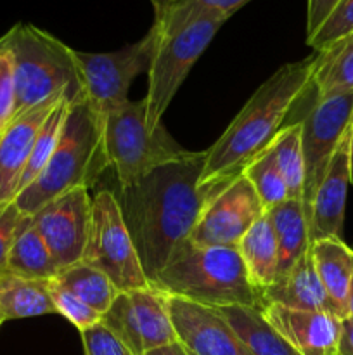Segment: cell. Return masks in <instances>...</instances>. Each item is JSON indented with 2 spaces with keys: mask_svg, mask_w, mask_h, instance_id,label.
I'll list each match as a JSON object with an SVG mask.
<instances>
[{
  "mask_svg": "<svg viewBox=\"0 0 353 355\" xmlns=\"http://www.w3.org/2000/svg\"><path fill=\"white\" fill-rule=\"evenodd\" d=\"M204 158L206 151L190 153L114 193L151 286L173 250L192 234L206 205L197 187Z\"/></svg>",
  "mask_w": 353,
  "mask_h": 355,
  "instance_id": "cell-1",
  "label": "cell"
},
{
  "mask_svg": "<svg viewBox=\"0 0 353 355\" xmlns=\"http://www.w3.org/2000/svg\"><path fill=\"white\" fill-rule=\"evenodd\" d=\"M315 54L277 69L249 97L241 113L206 151L197 187L206 203L242 175L246 166L272 144L298 99L311 89Z\"/></svg>",
  "mask_w": 353,
  "mask_h": 355,
  "instance_id": "cell-2",
  "label": "cell"
},
{
  "mask_svg": "<svg viewBox=\"0 0 353 355\" xmlns=\"http://www.w3.org/2000/svg\"><path fill=\"white\" fill-rule=\"evenodd\" d=\"M109 166L104 146V118L83 92L69 104L57 146L40 175L14 200L21 214L33 217L52 200L68 191L97 182Z\"/></svg>",
  "mask_w": 353,
  "mask_h": 355,
  "instance_id": "cell-3",
  "label": "cell"
},
{
  "mask_svg": "<svg viewBox=\"0 0 353 355\" xmlns=\"http://www.w3.org/2000/svg\"><path fill=\"white\" fill-rule=\"evenodd\" d=\"M152 288L211 309H260V290L237 248L197 246L189 238L173 250Z\"/></svg>",
  "mask_w": 353,
  "mask_h": 355,
  "instance_id": "cell-4",
  "label": "cell"
},
{
  "mask_svg": "<svg viewBox=\"0 0 353 355\" xmlns=\"http://www.w3.org/2000/svg\"><path fill=\"white\" fill-rule=\"evenodd\" d=\"M12 62L16 85V116L62 94L83 92L75 51L48 31L17 23L0 37Z\"/></svg>",
  "mask_w": 353,
  "mask_h": 355,
  "instance_id": "cell-5",
  "label": "cell"
},
{
  "mask_svg": "<svg viewBox=\"0 0 353 355\" xmlns=\"http://www.w3.org/2000/svg\"><path fill=\"white\" fill-rule=\"evenodd\" d=\"M104 146L120 187L137 184L159 166L192 153L183 149L163 123L149 125L144 99L128 101L104 116Z\"/></svg>",
  "mask_w": 353,
  "mask_h": 355,
  "instance_id": "cell-6",
  "label": "cell"
},
{
  "mask_svg": "<svg viewBox=\"0 0 353 355\" xmlns=\"http://www.w3.org/2000/svg\"><path fill=\"white\" fill-rule=\"evenodd\" d=\"M225 21L218 14L201 12L172 33H158V44L147 69V94L144 97L151 127L163 123V114L176 96V90Z\"/></svg>",
  "mask_w": 353,
  "mask_h": 355,
  "instance_id": "cell-7",
  "label": "cell"
},
{
  "mask_svg": "<svg viewBox=\"0 0 353 355\" xmlns=\"http://www.w3.org/2000/svg\"><path fill=\"white\" fill-rule=\"evenodd\" d=\"M82 262L106 274L120 291L152 288L113 191H99L92 198V222Z\"/></svg>",
  "mask_w": 353,
  "mask_h": 355,
  "instance_id": "cell-8",
  "label": "cell"
},
{
  "mask_svg": "<svg viewBox=\"0 0 353 355\" xmlns=\"http://www.w3.org/2000/svg\"><path fill=\"white\" fill-rule=\"evenodd\" d=\"M158 44L154 26L138 42L125 45L114 52H78L75 51L80 69L83 96L100 114L113 113L127 104L128 89L137 75L147 71Z\"/></svg>",
  "mask_w": 353,
  "mask_h": 355,
  "instance_id": "cell-9",
  "label": "cell"
},
{
  "mask_svg": "<svg viewBox=\"0 0 353 355\" xmlns=\"http://www.w3.org/2000/svg\"><path fill=\"white\" fill-rule=\"evenodd\" d=\"M353 123V90L315 97V104L301 120V149L305 162V184L301 205L310 220L315 193L324 179L339 142Z\"/></svg>",
  "mask_w": 353,
  "mask_h": 355,
  "instance_id": "cell-10",
  "label": "cell"
},
{
  "mask_svg": "<svg viewBox=\"0 0 353 355\" xmlns=\"http://www.w3.org/2000/svg\"><path fill=\"white\" fill-rule=\"evenodd\" d=\"M104 326L130 350L144 355L176 342L168 311V297L156 288L121 291L100 319Z\"/></svg>",
  "mask_w": 353,
  "mask_h": 355,
  "instance_id": "cell-11",
  "label": "cell"
},
{
  "mask_svg": "<svg viewBox=\"0 0 353 355\" xmlns=\"http://www.w3.org/2000/svg\"><path fill=\"white\" fill-rule=\"evenodd\" d=\"M265 214L258 194L241 175L204 205L189 239L197 246L237 248L242 236Z\"/></svg>",
  "mask_w": 353,
  "mask_h": 355,
  "instance_id": "cell-12",
  "label": "cell"
},
{
  "mask_svg": "<svg viewBox=\"0 0 353 355\" xmlns=\"http://www.w3.org/2000/svg\"><path fill=\"white\" fill-rule=\"evenodd\" d=\"M35 227L51 250L59 270L82 262L92 222L89 189L68 191L31 217Z\"/></svg>",
  "mask_w": 353,
  "mask_h": 355,
  "instance_id": "cell-13",
  "label": "cell"
},
{
  "mask_svg": "<svg viewBox=\"0 0 353 355\" xmlns=\"http://www.w3.org/2000/svg\"><path fill=\"white\" fill-rule=\"evenodd\" d=\"M168 297V311L176 340L189 355H253L217 309L180 297Z\"/></svg>",
  "mask_w": 353,
  "mask_h": 355,
  "instance_id": "cell-14",
  "label": "cell"
},
{
  "mask_svg": "<svg viewBox=\"0 0 353 355\" xmlns=\"http://www.w3.org/2000/svg\"><path fill=\"white\" fill-rule=\"evenodd\" d=\"M258 311L300 355H338L343 324L338 315L275 304H263Z\"/></svg>",
  "mask_w": 353,
  "mask_h": 355,
  "instance_id": "cell-15",
  "label": "cell"
},
{
  "mask_svg": "<svg viewBox=\"0 0 353 355\" xmlns=\"http://www.w3.org/2000/svg\"><path fill=\"white\" fill-rule=\"evenodd\" d=\"M61 97L42 103L17 114L0 132V205L14 203L19 194L21 179L30 162L38 130Z\"/></svg>",
  "mask_w": 353,
  "mask_h": 355,
  "instance_id": "cell-16",
  "label": "cell"
},
{
  "mask_svg": "<svg viewBox=\"0 0 353 355\" xmlns=\"http://www.w3.org/2000/svg\"><path fill=\"white\" fill-rule=\"evenodd\" d=\"M352 128V127H350ZM350 130L339 142L329 168L315 193L311 205L308 236L311 243L318 239H343V222H345L346 194L350 180Z\"/></svg>",
  "mask_w": 353,
  "mask_h": 355,
  "instance_id": "cell-17",
  "label": "cell"
},
{
  "mask_svg": "<svg viewBox=\"0 0 353 355\" xmlns=\"http://www.w3.org/2000/svg\"><path fill=\"white\" fill-rule=\"evenodd\" d=\"M263 304L282 305L293 311L327 312L338 315L339 319H346L345 311L329 297L324 284L318 279L310 248L286 276L260 290V305Z\"/></svg>",
  "mask_w": 353,
  "mask_h": 355,
  "instance_id": "cell-18",
  "label": "cell"
},
{
  "mask_svg": "<svg viewBox=\"0 0 353 355\" xmlns=\"http://www.w3.org/2000/svg\"><path fill=\"white\" fill-rule=\"evenodd\" d=\"M270 224L277 238L279 248V274L277 279L286 276L294 263L310 248L308 220L305 217L300 200H286L284 203L266 211Z\"/></svg>",
  "mask_w": 353,
  "mask_h": 355,
  "instance_id": "cell-19",
  "label": "cell"
},
{
  "mask_svg": "<svg viewBox=\"0 0 353 355\" xmlns=\"http://www.w3.org/2000/svg\"><path fill=\"white\" fill-rule=\"evenodd\" d=\"M237 252L244 262L249 279L258 290L275 283L279 274V248L266 214L242 236Z\"/></svg>",
  "mask_w": 353,
  "mask_h": 355,
  "instance_id": "cell-20",
  "label": "cell"
},
{
  "mask_svg": "<svg viewBox=\"0 0 353 355\" xmlns=\"http://www.w3.org/2000/svg\"><path fill=\"white\" fill-rule=\"evenodd\" d=\"M315 272L329 297L345 311L353 276V250L343 239H318L310 245Z\"/></svg>",
  "mask_w": 353,
  "mask_h": 355,
  "instance_id": "cell-21",
  "label": "cell"
},
{
  "mask_svg": "<svg viewBox=\"0 0 353 355\" xmlns=\"http://www.w3.org/2000/svg\"><path fill=\"white\" fill-rule=\"evenodd\" d=\"M218 314L227 321L253 355H300L255 307H221Z\"/></svg>",
  "mask_w": 353,
  "mask_h": 355,
  "instance_id": "cell-22",
  "label": "cell"
},
{
  "mask_svg": "<svg viewBox=\"0 0 353 355\" xmlns=\"http://www.w3.org/2000/svg\"><path fill=\"white\" fill-rule=\"evenodd\" d=\"M0 307L6 321L57 314L51 297V281L24 279L0 274Z\"/></svg>",
  "mask_w": 353,
  "mask_h": 355,
  "instance_id": "cell-23",
  "label": "cell"
},
{
  "mask_svg": "<svg viewBox=\"0 0 353 355\" xmlns=\"http://www.w3.org/2000/svg\"><path fill=\"white\" fill-rule=\"evenodd\" d=\"M6 272L37 281H51L59 274L57 263L38 229L31 222V217L24 222L19 234L14 239L7 257Z\"/></svg>",
  "mask_w": 353,
  "mask_h": 355,
  "instance_id": "cell-24",
  "label": "cell"
},
{
  "mask_svg": "<svg viewBox=\"0 0 353 355\" xmlns=\"http://www.w3.org/2000/svg\"><path fill=\"white\" fill-rule=\"evenodd\" d=\"M311 87L315 96L353 90V33L346 35L322 52H315V69Z\"/></svg>",
  "mask_w": 353,
  "mask_h": 355,
  "instance_id": "cell-25",
  "label": "cell"
},
{
  "mask_svg": "<svg viewBox=\"0 0 353 355\" xmlns=\"http://www.w3.org/2000/svg\"><path fill=\"white\" fill-rule=\"evenodd\" d=\"M54 281L100 315L107 312V309L121 293L106 274L85 262H78L68 269L59 270Z\"/></svg>",
  "mask_w": 353,
  "mask_h": 355,
  "instance_id": "cell-26",
  "label": "cell"
},
{
  "mask_svg": "<svg viewBox=\"0 0 353 355\" xmlns=\"http://www.w3.org/2000/svg\"><path fill=\"white\" fill-rule=\"evenodd\" d=\"M275 158L277 168L286 182L289 200H300L303 196L305 162L301 149V121L287 125L279 130L270 144Z\"/></svg>",
  "mask_w": 353,
  "mask_h": 355,
  "instance_id": "cell-27",
  "label": "cell"
},
{
  "mask_svg": "<svg viewBox=\"0 0 353 355\" xmlns=\"http://www.w3.org/2000/svg\"><path fill=\"white\" fill-rule=\"evenodd\" d=\"M76 97L78 96L64 94V96L55 103V106L52 107L48 116L45 118V121L42 123L40 130H38L37 134V139H35L33 149H31L30 162H28L26 170H24L23 179H21L19 193L23 189H26V187L30 186L38 175H40V172L45 168L48 159H51L52 153H54L55 146H57L59 142V137H61V132H62V127H64V120H66V114H68L69 104H71V101L76 99Z\"/></svg>",
  "mask_w": 353,
  "mask_h": 355,
  "instance_id": "cell-28",
  "label": "cell"
},
{
  "mask_svg": "<svg viewBox=\"0 0 353 355\" xmlns=\"http://www.w3.org/2000/svg\"><path fill=\"white\" fill-rule=\"evenodd\" d=\"M249 2L251 0H170L159 12L154 14L152 26L159 35H166L179 30L201 12H213L228 19Z\"/></svg>",
  "mask_w": 353,
  "mask_h": 355,
  "instance_id": "cell-29",
  "label": "cell"
},
{
  "mask_svg": "<svg viewBox=\"0 0 353 355\" xmlns=\"http://www.w3.org/2000/svg\"><path fill=\"white\" fill-rule=\"evenodd\" d=\"M242 175L249 180V184L253 186L255 193L258 194L260 201H262L263 208L266 211L289 200L286 182H284L282 175L277 168L273 151L270 146L246 166Z\"/></svg>",
  "mask_w": 353,
  "mask_h": 355,
  "instance_id": "cell-30",
  "label": "cell"
},
{
  "mask_svg": "<svg viewBox=\"0 0 353 355\" xmlns=\"http://www.w3.org/2000/svg\"><path fill=\"white\" fill-rule=\"evenodd\" d=\"M350 33H353V0H339L318 30L307 38V44L314 52H322Z\"/></svg>",
  "mask_w": 353,
  "mask_h": 355,
  "instance_id": "cell-31",
  "label": "cell"
},
{
  "mask_svg": "<svg viewBox=\"0 0 353 355\" xmlns=\"http://www.w3.org/2000/svg\"><path fill=\"white\" fill-rule=\"evenodd\" d=\"M51 297L57 314L68 319L78 331H83V329L90 328V326L99 324L100 319H102V315L99 312L93 311L87 304H83L78 297L69 293L68 290L59 286L54 279H51Z\"/></svg>",
  "mask_w": 353,
  "mask_h": 355,
  "instance_id": "cell-32",
  "label": "cell"
},
{
  "mask_svg": "<svg viewBox=\"0 0 353 355\" xmlns=\"http://www.w3.org/2000/svg\"><path fill=\"white\" fill-rule=\"evenodd\" d=\"M28 218H30L28 215L21 214L16 203L0 205V274H6L7 257L14 245V239Z\"/></svg>",
  "mask_w": 353,
  "mask_h": 355,
  "instance_id": "cell-33",
  "label": "cell"
},
{
  "mask_svg": "<svg viewBox=\"0 0 353 355\" xmlns=\"http://www.w3.org/2000/svg\"><path fill=\"white\" fill-rule=\"evenodd\" d=\"M80 335L85 347V355H132L130 350L102 322L83 329Z\"/></svg>",
  "mask_w": 353,
  "mask_h": 355,
  "instance_id": "cell-34",
  "label": "cell"
},
{
  "mask_svg": "<svg viewBox=\"0 0 353 355\" xmlns=\"http://www.w3.org/2000/svg\"><path fill=\"white\" fill-rule=\"evenodd\" d=\"M16 118V85L12 62L0 45V132Z\"/></svg>",
  "mask_w": 353,
  "mask_h": 355,
  "instance_id": "cell-35",
  "label": "cell"
},
{
  "mask_svg": "<svg viewBox=\"0 0 353 355\" xmlns=\"http://www.w3.org/2000/svg\"><path fill=\"white\" fill-rule=\"evenodd\" d=\"M339 0H307V38L318 30Z\"/></svg>",
  "mask_w": 353,
  "mask_h": 355,
  "instance_id": "cell-36",
  "label": "cell"
},
{
  "mask_svg": "<svg viewBox=\"0 0 353 355\" xmlns=\"http://www.w3.org/2000/svg\"><path fill=\"white\" fill-rule=\"evenodd\" d=\"M338 355H353V319H343Z\"/></svg>",
  "mask_w": 353,
  "mask_h": 355,
  "instance_id": "cell-37",
  "label": "cell"
},
{
  "mask_svg": "<svg viewBox=\"0 0 353 355\" xmlns=\"http://www.w3.org/2000/svg\"><path fill=\"white\" fill-rule=\"evenodd\" d=\"M144 355H189V354H187V350L183 349L182 343L176 340V342L168 343V345H163V347H158V349L149 350V352H145Z\"/></svg>",
  "mask_w": 353,
  "mask_h": 355,
  "instance_id": "cell-38",
  "label": "cell"
},
{
  "mask_svg": "<svg viewBox=\"0 0 353 355\" xmlns=\"http://www.w3.org/2000/svg\"><path fill=\"white\" fill-rule=\"evenodd\" d=\"M350 180H352L353 184V123H352V128H350Z\"/></svg>",
  "mask_w": 353,
  "mask_h": 355,
  "instance_id": "cell-39",
  "label": "cell"
},
{
  "mask_svg": "<svg viewBox=\"0 0 353 355\" xmlns=\"http://www.w3.org/2000/svg\"><path fill=\"white\" fill-rule=\"evenodd\" d=\"M346 311H348V318L346 319H353V276H352V283H350V293H348V302H346Z\"/></svg>",
  "mask_w": 353,
  "mask_h": 355,
  "instance_id": "cell-40",
  "label": "cell"
},
{
  "mask_svg": "<svg viewBox=\"0 0 353 355\" xmlns=\"http://www.w3.org/2000/svg\"><path fill=\"white\" fill-rule=\"evenodd\" d=\"M151 2H152V6H154V14H156V12H159V10H161L163 7L170 2V0H151Z\"/></svg>",
  "mask_w": 353,
  "mask_h": 355,
  "instance_id": "cell-41",
  "label": "cell"
},
{
  "mask_svg": "<svg viewBox=\"0 0 353 355\" xmlns=\"http://www.w3.org/2000/svg\"><path fill=\"white\" fill-rule=\"evenodd\" d=\"M3 322H6V319H3V314H2V307H0V326H2Z\"/></svg>",
  "mask_w": 353,
  "mask_h": 355,
  "instance_id": "cell-42",
  "label": "cell"
}]
</instances>
